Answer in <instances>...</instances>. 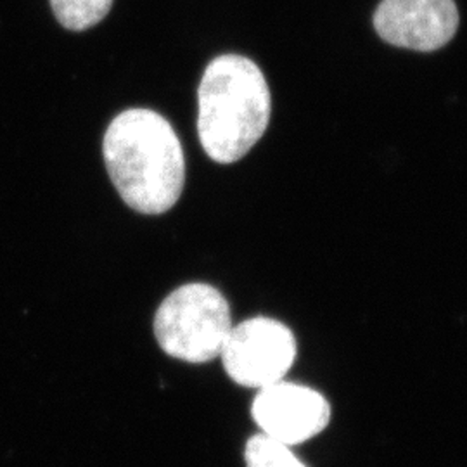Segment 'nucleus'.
<instances>
[{
	"mask_svg": "<svg viewBox=\"0 0 467 467\" xmlns=\"http://www.w3.org/2000/svg\"><path fill=\"white\" fill-rule=\"evenodd\" d=\"M220 357L234 383L262 389L284 381L296 358V339L279 320L250 318L231 329Z\"/></svg>",
	"mask_w": 467,
	"mask_h": 467,
	"instance_id": "nucleus-4",
	"label": "nucleus"
},
{
	"mask_svg": "<svg viewBox=\"0 0 467 467\" xmlns=\"http://www.w3.org/2000/svg\"><path fill=\"white\" fill-rule=\"evenodd\" d=\"M102 152L118 194L135 212L161 215L185 184L182 144L170 121L150 109H127L108 127Z\"/></svg>",
	"mask_w": 467,
	"mask_h": 467,
	"instance_id": "nucleus-1",
	"label": "nucleus"
},
{
	"mask_svg": "<svg viewBox=\"0 0 467 467\" xmlns=\"http://www.w3.org/2000/svg\"><path fill=\"white\" fill-rule=\"evenodd\" d=\"M115 0H50L57 21L71 32L96 26L111 11Z\"/></svg>",
	"mask_w": 467,
	"mask_h": 467,
	"instance_id": "nucleus-7",
	"label": "nucleus"
},
{
	"mask_svg": "<svg viewBox=\"0 0 467 467\" xmlns=\"http://www.w3.org/2000/svg\"><path fill=\"white\" fill-rule=\"evenodd\" d=\"M244 461L246 467H306L287 445L262 433L248 440Z\"/></svg>",
	"mask_w": 467,
	"mask_h": 467,
	"instance_id": "nucleus-8",
	"label": "nucleus"
},
{
	"mask_svg": "<svg viewBox=\"0 0 467 467\" xmlns=\"http://www.w3.org/2000/svg\"><path fill=\"white\" fill-rule=\"evenodd\" d=\"M459 26L453 0H383L374 28L391 46L431 52L447 46Z\"/></svg>",
	"mask_w": 467,
	"mask_h": 467,
	"instance_id": "nucleus-6",
	"label": "nucleus"
},
{
	"mask_svg": "<svg viewBox=\"0 0 467 467\" xmlns=\"http://www.w3.org/2000/svg\"><path fill=\"white\" fill-rule=\"evenodd\" d=\"M272 99L262 69L225 54L204 69L198 90V134L204 152L229 165L244 158L270 121Z\"/></svg>",
	"mask_w": 467,
	"mask_h": 467,
	"instance_id": "nucleus-2",
	"label": "nucleus"
},
{
	"mask_svg": "<svg viewBox=\"0 0 467 467\" xmlns=\"http://www.w3.org/2000/svg\"><path fill=\"white\" fill-rule=\"evenodd\" d=\"M231 329L229 301L210 284H185L175 289L154 317V336L161 350L191 364L220 357Z\"/></svg>",
	"mask_w": 467,
	"mask_h": 467,
	"instance_id": "nucleus-3",
	"label": "nucleus"
},
{
	"mask_svg": "<svg viewBox=\"0 0 467 467\" xmlns=\"http://www.w3.org/2000/svg\"><path fill=\"white\" fill-rule=\"evenodd\" d=\"M251 414L262 434L291 447L324 431L331 409L316 389L279 381L258 389Z\"/></svg>",
	"mask_w": 467,
	"mask_h": 467,
	"instance_id": "nucleus-5",
	"label": "nucleus"
}]
</instances>
